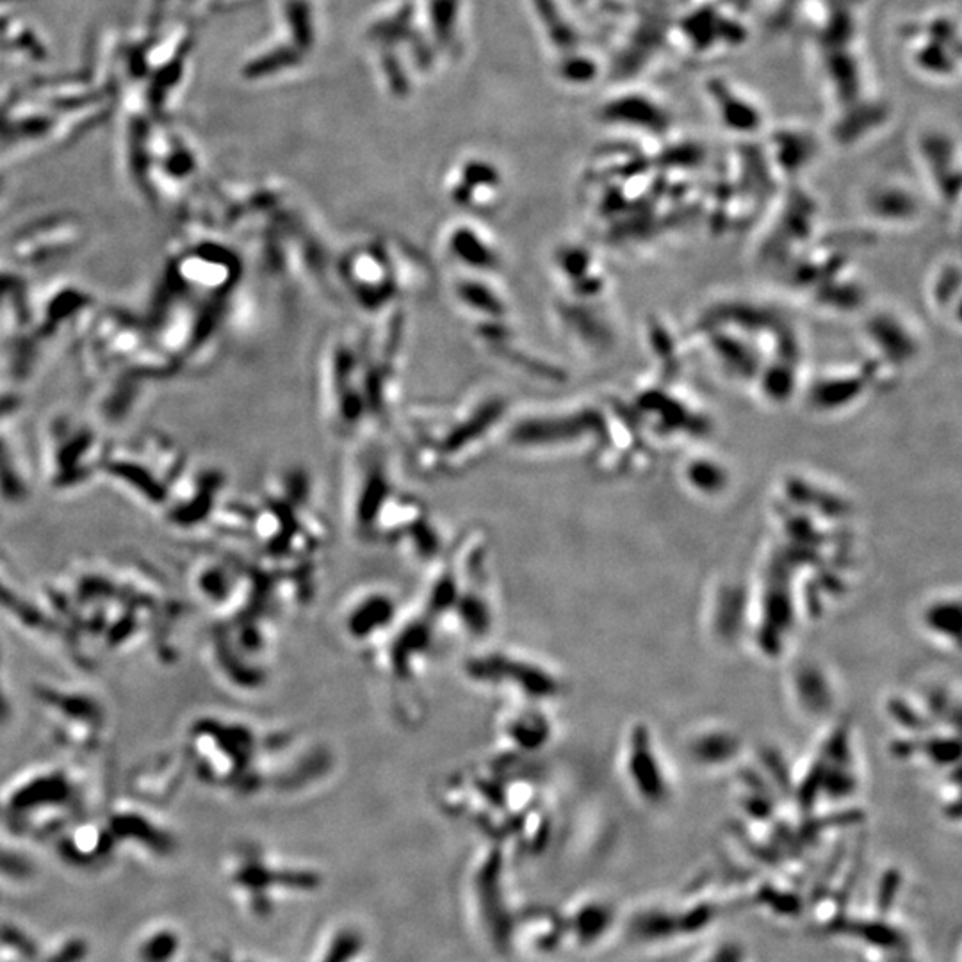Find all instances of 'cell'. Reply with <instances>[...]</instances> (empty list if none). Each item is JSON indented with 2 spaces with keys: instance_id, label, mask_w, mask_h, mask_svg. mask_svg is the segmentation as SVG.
Masks as SVG:
<instances>
[{
  "instance_id": "cell-8",
  "label": "cell",
  "mask_w": 962,
  "mask_h": 962,
  "mask_svg": "<svg viewBox=\"0 0 962 962\" xmlns=\"http://www.w3.org/2000/svg\"><path fill=\"white\" fill-rule=\"evenodd\" d=\"M613 920L612 909L599 902L581 906L570 920V931L583 945H592L610 929Z\"/></svg>"
},
{
  "instance_id": "cell-6",
  "label": "cell",
  "mask_w": 962,
  "mask_h": 962,
  "mask_svg": "<svg viewBox=\"0 0 962 962\" xmlns=\"http://www.w3.org/2000/svg\"><path fill=\"white\" fill-rule=\"evenodd\" d=\"M708 95L722 125L727 131L750 134L763 125V109L748 93L741 91L727 79H712L708 82Z\"/></svg>"
},
{
  "instance_id": "cell-10",
  "label": "cell",
  "mask_w": 962,
  "mask_h": 962,
  "mask_svg": "<svg viewBox=\"0 0 962 962\" xmlns=\"http://www.w3.org/2000/svg\"><path fill=\"white\" fill-rule=\"evenodd\" d=\"M362 947V936L357 931L339 929L328 936L326 945L319 949V958L314 962H353Z\"/></svg>"
},
{
  "instance_id": "cell-7",
  "label": "cell",
  "mask_w": 962,
  "mask_h": 962,
  "mask_svg": "<svg viewBox=\"0 0 962 962\" xmlns=\"http://www.w3.org/2000/svg\"><path fill=\"white\" fill-rule=\"evenodd\" d=\"M604 114H612L615 120L633 122L635 125H649L654 129H662L667 125V109L658 104L654 98H647L640 93H633L629 97H619L615 102H612L608 107H604Z\"/></svg>"
},
{
  "instance_id": "cell-4",
  "label": "cell",
  "mask_w": 962,
  "mask_h": 962,
  "mask_svg": "<svg viewBox=\"0 0 962 962\" xmlns=\"http://www.w3.org/2000/svg\"><path fill=\"white\" fill-rule=\"evenodd\" d=\"M911 61L932 79H950L959 68V30L949 14H934L911 27ZM918 72V73H920Z\"/></svg>"
},
{
  "instance_id": "cell-3",
  "label": "cell",
  "mask_w": 962,
  "mask_h": 962,
  "mask_svg": "<svg viewBox=\"0 0 962 962\" xmlns=\"http://www.w3.org/2000/svg\"><path fill=\"white\" fill-rule=\"evenodd\" d=\"M234 857L229 870V882L234 895L246 897L242 902L258 915L262 895L273 890H310L319 884V875L305 868H289L271 861L262 850H242Z\"/></svg>"
},
{
  "instance_id": "cell-11",
  "label": "cell",
  "mask_w": 962,
  "mask_h": 962,
  "mask_svg": "<svg viewBox=\"0 0 962 962\" xmlns=\"http://www.w3.org/2000/svg\"><path fill=\"white\" fill-rule=\"evenodd\" d=\"M708 962H743V952L736 945H723Z\"/></svg>"
},
{
  "instance_id": "cell-1",
  "label": "cell",
  "mask_w": 962,
  "mask_h": 962,
  "mask_svg": "<svg viewBox=\"0 0 962 962\" xmlns=\"http://www.w3.org/2000/svg\"><path fill=\"white\" fill-rule=\"evenodd\" d=\"M416 608L435 631L448 638L475 642L486 638L495 622V592L486 556L478 547L455 551L432 570Z\"/></svg>"
},
{
  "instance_id": "cell-9",
  "label": "cell",
  "mask_w": 962,
  "mask_h": 962,
  "mask_svg": "<svg viewBox=\"0 0 962 962\" xmlns=\"http://www.w3.org/2000/svg\"><path fill=\"white\" fill-rule=\"evenodd\" d=\"M181 950V938L170 927H154L145 931L136 947L139 962H172Z\"/></svg>"
},
{
  "instance_id": "cell-5",
  "label": "cell",
  "mask_w": 962,
  "mask_h": 962,
  "mask_svg": "<svg viewBox=\"0 0 962 962\" xmlns=\"http://www.w3.org/2000/svg\"><path fill=\"white\" fill-rule=\"evenodd\" d=\"M400 615L401 608L392 594L385 590H362L348 601L341 626L351 644L375 649L378 640H384L391 633Z\"/></svg>"
},
{
  "instance_id": "cell-2",
  "label": "cell",
  "mask_w": 962,
  "mask_h": 962,
  "mask_svg": "<svg viewBox=\"0 0 962 962\" xmlns=\"http://www.w3.org/2000/svg\"><path fill=\"white\" fill-rule=\"evenodd\" d=\"M466 672L477 687L504 696L511 705H536L556 694L558 683L536 660L515 649L477 654Z\"/></svg>"
}]
</instances>
